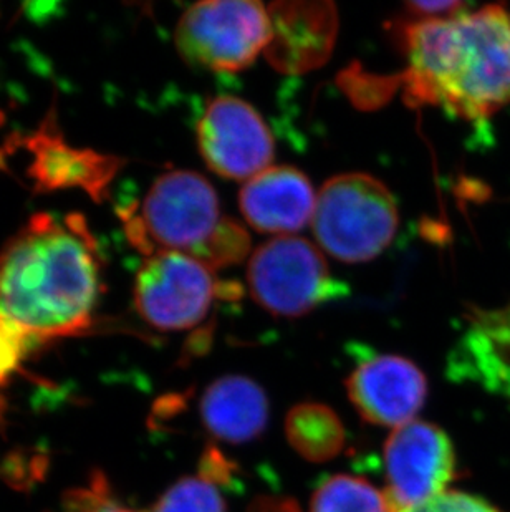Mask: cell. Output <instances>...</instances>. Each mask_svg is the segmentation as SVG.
Segmentation results:
<instances>
[{
    "label": "cell",
    "mask_w": 510,
    "mask_h": 512,
    "mask_svg": "<svg viewBox=\"0 0 510 512\" xmlns=\"http://www.w3.org/2000/svg\"><path fill=\"white\" fill-rule=\"evenodd\" d=\"M100 294L102 256L82 214H35L0 249V315L27 340L82 334Z\"/></svg>",
    "instance_id": "1"
},
{
    "label": "cell",
    "mask_w": 510,
    "mask_h": 512,
    "mask_svg": "<svg viewBox=\"0 0 510 512\" xmlns=\"http://www.w3.org/2000/svg\"><path fill=\"white\" fill-rule=\"evenodd\" d=\"M395 39L408 60L406 87L462 120L482 121L510 103V14L501 5L448 19L403 20Z\"/></svg>",
    "instance_id": "2"
},
{
    "label": "cell",
    "mask_w": 510,
    "mask_h": 512,
    "mask_svg": "<svg viewBox=\"0 0 510 512\" xmlns=\"http://www.w3.org/2000/svg\"><path fill=\"white\" fill-rule=\"evenodd\" d=\"M224 219L212 184L184 170L159 176L138 208L123 211L126 236L146 257L181 252L203 264Z\"/></svg>",
    "instance_id": "3"
},
{
    "label": "cell",
    "mask_w": 510,
    "mask_h": 512,
    "mask_svg": "<svg viewBox=\"0 0 510 512\" xmlns=\"http://www.w3.org/2000/svg\"><path fill=\"white\" fill-rule=\"evenodd\" d=\"M398 226L395 196L371 174H338L317 193L313 236L337 261H373L393 242Z\"/></svg>",
    "instance_id": "4"
},
{
    "label": "cell",
    "mask_w": 510,
    "mask_h": 512,
    "mask_svg": "<svg viewBox=\"0 0 510 512\" xmlns=\"http://www.w3.org/2000/svg\"><path fill=\"white\" fill-rule=\"evenodd\" d=\"M247 282L255 302L275 317L297 319L347 294L333 279L327 259L304 237L282 236L255 249Z\"/></svg>",
    "instance_id": "5"
},
{
    "label": "cell",
    "mask_w": 510,
    "mask_h": 512,
    "mask_svg": "<svg viewBox=\"0 0 510 512\" xmlns=\"http://www.w3.org/2000/svg\"><path fill=\"white\" fill-rule=\"evenodd\" d=\"M269 10L251 0H212L189 7L176 27V47L193 67L241 72L269 44Z\"/></svg>",
    "instance_id": "6"
},
{
    "label": "cell",
    "mask_w": 510,
    "mask_h": 512,
    "mask_svg": "<svg viewBox=\"0 0 510 512\" xmlns=\"http://www.w3.org/2000/svg\"><path fill=\"white\" fill-rule=\"evenodd\" d=\"M219 295L214 271L181 252L148 256L136 274L135 307L161 332H183L201 324Z\"/></svg>",
    "instance_id": "7"
},
{
    "label": "cell",
    "mask_w": 510,
    "mask_h": 512,
    "mask_svg": "<svg viewBox=\"0 0 510 512\" xmlns=\"http://www.w3.org/2000/svg\"><path fill=\"white\" fill-rule=\"evenodd\" d=\"M198 146L207 168L222 178L249 181L270 168L274 138L251 103L216 97L198 123Z\"/></svg>",
    "instance_id": "8"
},
{
    "label": "cell",
    "mask_w": 510,
    "mask_h": 512,
    "mask_svg": "<svg viewBox=\"0 0 510 512\" xmlns=\"http://www.w3.org/2000/svg\"><path fill=\"white\" fill-rule=\"evenodd\" d=\"M454 466L453 445L438 426L411 421L393 431L385 445V494L391 512L418 508L443 494Z\"/></svg>",
    "instance_id": "9"
},
{
    "label": "cell",
    "mask_w": 510,
    "mask_h": 512,
    "mask_svg": "<svg viewBox=\"0 0 510 512\" xmlns=\"http://www.w3.org/2000/svg\"><path fill=\"white\" fill-rule=\"evenodd\" d=\"M347 390L363 420L371 425L403 426L424 405L428 383L408 358L376 355L350 373Z\"/></svg>",
    "instance_id": "10"
},
{
    "label": "cell",
    "mask_w": 510,
    "mask_h": 512,
    "mask_svg": "<svg viewBox=\"0 0 510 512\" xmlns=\"http://www.w3.org/2000/svg\"><path fill=\"white\" fill-rule=\"evenodd\" d=\"M24 146L30 155L29 176L44 193L80 189L93 201H103L123 166L120 158L67 143L58 133L55 118H47L25 138Z\"/></svg>",
    "instance_id": "11"
},
{
    "label": "cell",
    "mask_w": 510,
    "mask_h": 512,
    "mask_svg": "<svg viewBox=\"0 0 510 512\" xmlns=\"http://www.w3.org/2000/svg\"><path fill=\"white\" fill-rule=\"evenodd\" d=\"M270 37L265 57L284 73L320 67L332 54L338 32L332 2H275L269 7Z\"/></svg>",
    "instance_id": "12"
},
{
    "label": "cell",
    "mask_w": 510,
    "mask_h": 512,
    "mask_svg": "<svg viewBox=\"0 0 510 512\" xmlns=\"http://www.w3.org/2000/svg\"><path fill=\"white\" fill-rule=\"evenodd\" d=\"M317 193L292 166H270L244 184L239 206L247 224L262 234L294 236L312 223Z\"/></svg>",
    "instance_id": "13"
},
{
    "label": "cell",
    "mask_w": 510,
    "mask_h": 512,
    "mask_svg": "<svg viewBox=\"0 0 510 512\" xmlns=\"http://www.w3.org/2000/svg\"><path fill=\"white\" fill-rule=\"evenodd\" d=\"M204 425L227 443H246L264 431L269 403L264 390L241 375L219 378L201 401Z\"/></svg>",
    "instance_id": "14"
},
{
    "label": "cell",
    "mask_w": 510,
    "mask_h": 512,
    "mask_svg": "<svg viewBox=\"0 0 510 512\" xmlns=\"http://www.w3.org/2000/svg\"><path fill=\"white\" fill-rule=\"evenodd\" d=\"M285 431L290 445L310 461H325L342 450L345 431L338 416L327 406L305 403L287 416Z\"/></svg>",
    "instance_id": "15"
},
{
    "label": "cell",
    "mask_w": 510,
    "mask_h": 512,
    "mask_svg": "<svg viewBox=\"0 0 510 512\" xmlns=\"http://www.w3.org/2000/svg\"><path fill=\"white\" fill-rule=\"evenodd\" d=\"M310 512H391L385 493L366 479L338 474L313 493Z\"/></svg>",
    "instance_id": "16"
},
{
    "label": "cell",
    "mask_w": 510,
    "mask_h": 512,
    "mask_svg": "<svg viewBox=\"0 0 510 512\" xmlns=\"http://www.w3.org/2000/svg\"><path fill=\"white\" fill-rule=\"evenodd\" d=\"M153 512H226V504L211 479L184 478L159 499Z\"/></svg>",
    "instance_id": "17"
},
{
    "label": "cell",
    "mask_w": 510,
    "mask_h": 512,
    "mask_svg": "<svg viewBox=\"0 0 510 512\" xmlns=\"http://www.w3.org/2000/svg\"><path fill=\"white\" fill-rule=\"evenodd\" d=\"M471 342L477 358H486L489 367L504 355L510 357V302L496 310H474Z\"/></svg>",
    "instance_id": "18"
},
{
    "label": "cell",
    "mask_w": 510,
    "mask_h": 512,
    "mask_svg": "<svg viewBox=\"0 0 510 512\" xmlns=\"http://www.w3.org/2000/svg\"><path fill=\"white\" fill-rule=\"evenodd\" d=\"M24 335L0 315V421L5 413V388L19 372L25 353Z\"/></svg>",
    "instance_id": "19"
},
{
    "label": "cell",
    "mask_w": 510,
    "mask_h": 512,
    "mask_svg": "<svg viewBox=\"0 0 510 512\" xmlns=\"http://www.w3.org/2000/svg\"><path fill=\"white\" fill-rule=\"evenodd\" d=\"M67 512H135L123 508L111 496L105 478H93L87 488L77 489L70 494Z\"/></svg>",
    "instance_id": "20"
},
{
    "label": "cell",
    "mask_w": 510,
    "mask_h": 512,
    "mask_svg": "<svg viewBox=\"0 0 510 512\" xmlns=\"http://www.w3.org/2000/svg\"><path fill=\"white\" fill-rule=\"evenodd\" d=\"M405 512H499L491 504L471 494L443 493L436 498L429 499L418 508L408 509Z\"/></svg>",
    "instance_id": "21"
},
{
    "label": "cell",
    "mask_w": 510,
    "mask_h": 512,
    "mask_svg": "<svg viewBox=\"0 0 510 512\" xmlns=\"http://www.w3.org/2000/svg\"><path fill=\"white\" fill-rule=\"evenodd\" d=\"M467 5L462 2H408L406 15L411 20L448 19L461 14Z\"/></svg>",
    "instance_id": "22"
}]
</instances>
